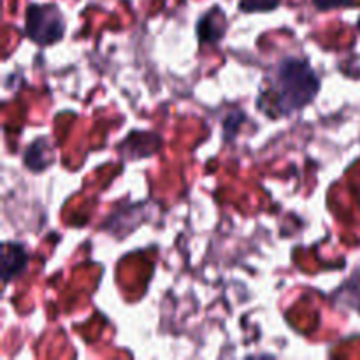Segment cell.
I'll list each match as a JSON object with an SVG mask.
<instances>
[{"label": "cell", "mask_w": 360, "mask_h": 360, "mask_svg": "<svg viewBox=\"0 0 360 360\" xmlns=\"http://www.w3.org/2000/svg\"><path fill=\"white\" fill-rule=\"evenodd\" d=\"M267 97L276 112L274 116H292L311 104L319 95L320 77L311 63L301 56H283L266 76Z\"/></svg>", "instance_id": "1"}, {"label": "cell", "mask_w": 360, "mask_h": 360, "mask_svg": "<svg viewBox=\"0 0 360 360\" xmlns=\"http://www.w3.org/2000/svg\"><path fill=\"white\" fill-rule=\"evenodd\" d=\"M25 35L37 46H51L65 35V18L55 4H30L25 13Z\"/></svg>", "instance_id": "2"}, {"label": "cell", "mask_w": 360, "mask_h": 360, "mask_svg": "<svg viewBox=\"0 0 360 360\" xmlns=\"http://www.w3.org/2000/svg\"><path fill=\"white\" fill-rule=\"evenodd\" d=\"M227 14H225L220 7L214 6L213 9L206 11V13L199 18V21H197L195 34L197 39H199V44H218V42L225 37V34H227Z\"/></svg>", "instance_id": "3"}, {"label": "cell", "mask_w": 360, "mask_h": 360, "mask_svg": "<svg viewBox=\"0 0 360 360\" xmlns=\"http://www.w3.org/2000/svg\"><path fill=\"white\" fill-rule=\"evenodd\" d=\"M28 252L23 243L6 241L2 245V281L9 285L27 271Z\"/></svg>", "instance_id": "4"}, {"label": "cell", "mask_w": 360, "mask_h": 360, "mask_svg": "<svg viewBox=\"0 0 360 360\" xmlns=\"http://www.w3.org/2000/svg\"><path fill=\"white\" fill-rule=\"evenodd\" d=\"M55 148H53L49 137L46 136H41L32 141L23 153V165L30 172H35V174L51 167L55 164Z\"/></svg>", "instance_id": "5"}, {"label": "cell", "mask_w": 360, "mask_h": 360, "mask_svg": "<svg viewBox=\"0 0 360 360\" xmlns=\"http://www.w3.org/2000/svg\"><path fill=\"white\" fill-rule=\"evenodd\" d=\"M245 122H246V115L245 111H241V109H234V111H231L227 116H225L224 122H221L225 143H232V141L236 139V136L239 134V129H241Z\"/></svg>", "instance_id": "6"}, {"label": "cell", "mask_w": 360, "mask_h": 360, "mask_svg": "<svg viewBox=\"0 0 360 360\" xmlns=\"http://www.w3.org/2000/svg\"><path fill=\"white\" fill-rule=\"evenodd\" d=\"M281 0H239V11L241 13H271L278 9Z\"/></svg>", "instance_id": "7"}, {"label": "cell", "mask_w": 360, "mask_h": 360, "mask_svg": "<svg viewBox=\"0 0 360 360\" xmlns=\"http://www.w3.org/2000/svg\"><path fill=\"white\" fill-rule=\"evenodd\" d=\"M313 6L319 11H330L340 9V7H350L355 4V0H311Z\"/></svg>", "instance_id": "8"}, {"label": "cell", "mask_w": 360, "mask_h": 360, "mask_svg": "<svg viewBox=\"0 0 360 360\" xmlns=\"http://www.w3.org/2000/svg\"><path fill=\"white\" fill-rule=\"evenodd\" d=\"M357 28H359V32H360V16H359V20H357Z\"/></svg>", "instance_id": "9"}]
</instances>
